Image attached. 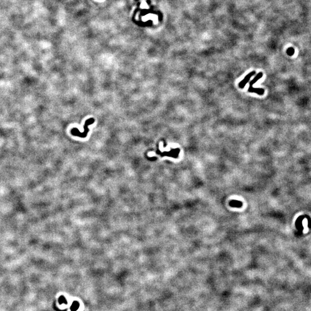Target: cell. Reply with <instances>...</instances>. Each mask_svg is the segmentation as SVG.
I'll return each instance as SVG.
<instances>
[{"label":"cell","instance_id":"cell-1","mask_svg":"<svg viewBox=\"0 0 311 311\" xmlns=\"http://www.w3.org/2000/svg\"><path fill=\"white\" fill-rule=\"evenodd\" d=\"M95 122V120L93 118H91L88 120H87L86 122V124H85L84 125V133H80L77 128H74V129H73L71 131V133L73 135H75V136H78V137H81V138H84L86 137L89 131V129L88 127V126L91 124H92L93 122Z\"/></svg>","mask_w":311,"mask_h":311},{"label":"cell","instance_id":"cell-2","mask_svg":"<svg viewBox=\"0 0 311 311\" xmlns=\"http://www.w3.org/2000/svg\"><path fill=\"white\" fill-rule=\"evenodd\" d=\"M255 74V72H251L250 73L248 74L245 76V78H244L239 83V87H240V88H243L246 86V84H247V82L249 81L250 78H251L252 76H253L254 74Z\"/></svg>","mask_w":311,"mask_h":311},{"label":"cell","instance_id":"cell-3","mask_svg":"<svg viewBox=\"0 0 311 311\" xmlns=\"http://www.w3.org/2000/svg\"><path fill=\"white\" fill-rule=\"evenodd\" d=\"M248 92L251 93H255L259 95H263L265 93V90L262 88H255L252 86H249L248 88Z\"/></svg>","mask_w":311,"mask_h":311},{"label":"cell","instance_id":"cell-4","mask_svg":"<svg viewBox=\"0 0 311 311\" xmlns=\"http://www.w3.org/2000/svg\"><path fill=\"white\" fill-rule=\"evenodd\" d=\"M308 220L307 218H304L302 220V226L304 227V230H303L304 233H307L309 231V229L308 227Z\"/></svg>","mask_w":311,"mask_h":311},{"label":"cell","instance_id":"cell-5","mask_svg":"<svg viewBox=\"0 0 311 311\" xmlns=\"http://www.w3.org/2000/svg\"><path fill=\"white\" fill-rule=\"evenodd\" d=\"M262 76H263V73H262L261 72V73H258V74L256 76V77H255V78H254L249 82V86H253V84H255L257 81H258Z\"/></svg>","mask_w":311,"mask_h":311},{"label":"cell","instance_id":"cell-6","mask_svg":"<svg viewBox=\"0 0 311 311\" xmlns=\"http://www.w3.org/2000/svg\"><path fill=\"white\" fill-rule=\"evenodd\" d=\"M230 205H231L233 207H236V208H240L242 206V203L241 202L237 201H232L230 202Z\"/></svg>","mask_w":311,"mask_h":311},{"label":"cell","instance_id":"cell-7","mask_svg":"<svg viewBox=\"0 0 311 311\" xmlns=\"http://www.w3.org/2000/svg\"><path fill=\"white\" fill-rule=\"evenodd\" d=\"M294 53V50L293 48H289L288 50V54L289 55H293Z\"/></svg>","mask_w":311,"mask_h":311}]
</instances>
